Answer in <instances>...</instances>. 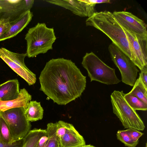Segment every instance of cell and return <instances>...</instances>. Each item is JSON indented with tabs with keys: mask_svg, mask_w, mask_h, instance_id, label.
<instances>
[{
	"mask_svg": "<svg viewBox=\"0 0 147 147\" xmlns=\"http://www.w3.org/2000/svg\"><path fill=\"white\" fill-rule=\"evenodd\" d=\"M26 109L19 107L0 112L9 128L13 142L24 138L30 130L31 125L24 115Z\"/></svg>",
	"mask_w": 147,
	"mask_h": 147,
	"instance_id": "obj_6",
	"label": "cell"
},
{
	"mask_svg": "<svg viewBox=\"0 0 147 147\" xmlns=\"http://www.w3.org/2000/svg\"><path fill=\"white\" fill-rule=\"evenodd\" d=\"M86 24L87 26L93 27L104 33L130 58L131 52L126 34L112 13L106 10L95 12L86 19Z\"/></svg>",
	"mask_w": 147,
	"mask_h": 147,
	"instance_id": "obj_2",
	"label": "cell"
},
{
	"mask_svg": "<svg viewBox=\"0 0 147 147\" xmlns=\"http://www.w3.org/2000/svg\"></svg>",
	"mask_w": 147,
	"mask_h": 147,
	"instance_id": "obj_32",
	"label": "cell"
},
{
	"mask_svg": "<svg viewBox=\"0 0 147 147\" xmlns=\"http://www.w3.org/2000/svg\"><path fill=\"white\" fill-rule=\"evenodd\" d=\"M59 147H82L86 145L83 136L72 124L69 126L59 144Z\"/></svg>",
	"mask_w": 147,
	"mask_h": 147,
	"instance_id": "obj_13",
	"label": "cell"
},
{
	"mask_svg": "<svg viewBox=\"0 0 147 147\" xmlns=\"http://www.w3.org/2000/svg\"><path fill=\"white\" fill-rule=\"evenodd\" d=\"M33 16V13L30 11L26 12L17 21L11 24L8 30L0 37V41L16 36L28 25Z\"/></svg>",
	"mask_w": 147,
	"mask_h": 147,
	"instance_id": "obj_14",
	"label": "cell"
},
{
	"mask_svg": "<svg viewBox=\"0 0 147 147\" xmlns=\"http://www.w3.org/2000/svg\"><path fill=\"white\" fill-rule=\"evenodd\" d=\"M48 140V137L47 133L40 139L35 147H45Z\"/></svg>",
	"mask_w": 147,
	"mask_h": 147,
	"instance_id": "obj_28",
	"label": "cell"
},
{
	"mask_svg": "<svg viewBox=\"0 0 147 147\" xmlns=\"http://www.w3.org/2000/svg\"><path fill=\"white\" fill-rule=\"evenodd\" d=\"M34 0H0V21L8 18L11 24L30 11Z\"/></svg>",
	"mask_w": 147,
	"mask_h": 147,
	"instance_id": "obj_10",
	"label": "cell"
},
{
	"mask_svg": "<svg viewBox=\"0 0 147 147\" xmlns=\"http://www.w3.org/2000/svg\"><path fill=\"white\" fill-rule=\"evenodd\" d=\"M86 78L71 60L53 59L41 72L40 90L54 102L65 105L81 95L86 88Z\"/></svg>",
	"mask_w": 147,
	"mask_h": 147,
	"instance_id": "obj_1",
	"label": "cell"
},
{
	"mask_svg": "<svg viewBox=\"0 0 147 147\" xmlns=\"http://www.w3.org/2000/svg\"><path fill=\"white\" fill-rule=\"evenodd\" d=\"M32 99V96L24 88L21 89L18 98L9 101L0 100V112L10 109L19 107L27 108Z\"/></svg>",
	"mask_w": 147,
	"mask_h": 147,
	"instance_id": "obj_15",
	"label": "cell"
},
{
	"mask_svg": "<svg viewBox=\"0 0 147 147\" xmlns=\"http://www.w3.org/2000/svg\"><path fill=\"white\" fill-rule=\"evenodd\" d=\"M56 123L57 127L56 135L59 144L61 139L65 135L69 123L62 121H59Z\"/></svg>",
	"mask_w": 147,
	"mask_h": 147,
	"instance_id": "obj_24",
	"label": "cell"
},
{
	"mask_svg": "<svg viewBox=\"0 0 147 147\" xmlns=\"http://www.w3.org/2000/svg\"><path fill=\"white\" fill-rule=\"evenodd\" d=\"M118 140L128 147H136L138 143L134 142L128 134L126 130H119L117 133Z\"/></svg>",
	"mask_w": 147,
	"mask_h": 147,
	"instance_id": "obj_23",
	"label": "cell"
},
{
	"mask_svg": "<svg viewBox=\"0 0 147 147\" xmlns=\"http://www.w3.org/2000/svg\"><path fill=\"white\" fill-rule=\"evenodd\" d=\"M112 13L123 28L134 34L147 36V25L143 20L127 11H115Z\"/></svg>",
	"mask_w": 147,
	"mask_h": 147,
	"instance_id": "obj_11",
	"label": "cell"
},
{
	"mask_svg": "<svg viewBox=\"0 0 147 147\" xmlns=\"http://www.w3.org/2000/svg\"><path fill=\"white\" fill-rule=\"evenodd\" d=\"M82 147H95L90 145H86L82 146Z\"/></svg>",
	"mask_w": 147,
	"mask_h": 147,
	"instance_id": "obj_30",
	"label": "cell"
},
{
	"mask_svg": "<svg viewBox=\"0 0 147 147\" xmlns=\"http://www.w3.org/2000/svg\"><path fill=\"white\" fill-rule=\"evenodd\" d=\"M141 80L144 85L147 87V65L140 70Z\"/></svg>",
	"mask_w": 147,
	"mask_h": 147,
	"instance_id": "obj_29",
	"label": "cell"
},
{
	"mask_svg": "<svg viewBox=\"0 0 147 147\" xmlns=\"http://www.w3.org/2000/svg\"><path fill=\"white\" fill-rule=\"evenodd\" d=\"M26 56V53H16L4 48H0V58L30 86L35 83L36 79V75L25 64L24 59Z\"/></svg>",
	"mask_w": 147,
	"mask_h": 147,
	"instance_id": "obj_8",
	"label": "cell"
},
{
	"mask_svg": "<svg viewBox=\"0 0 147 147\" xmlns=\"http://www.w3.org/2000/svg\"><path fill=\"white\" fill-rule=\"evenodd\" d=\"M25 39L27 42L26 53L31 58L52 49L56 38L53 28L47 27L45 23H38L29 29Z\"/></svg>",
	"mask_w": 147,
	"mask_h": 147,
	"instance_id": "obj_3",
	"label": "cell"
},
{
	"mask_svg": "<svg viewBox=\"0 0 147 147\" xmlns=\"http://www.w3.org/2000/svg\"><path fill=\"white\" fill-rule=\"evenodd\" d=\"M126 130L133 141L135 142L138 143L139 139L143 134L139 130L133 128H128Z\"/></svg>",
	"mask_w": 147,
	"mask_h": 147,
	"instance_id": "obj_25",
	"label": "cell"
},
{
	"mask_svg": "<svg viewBox=\"0 0 147 147\" xmlns=\"http://www.w3.org/2000/svg\"><path fill=\"white\" fill-rule=\"evenodd\" d=\"M133 86L129 93L135 96L147 104V87L142 82L140 73L138 78L136 80Z\"/></svg>",
	"mask_w": 147,
	"mask_h": 147,
	"instance_id": "obj_19",
	"label": "cell"
},
{
	"mask_svg": "<svg viewBox=\"0 0 147 147\" xmlns=\"http://www.w3.org/2000/svg\"><path fill=\"white\" fill-rule=\"evenodd\" d=\"M23 143L24 138L10 144H4L0 142V147H23Z\"/></svg>",
	"mask_w": 147,
	"mask_h": 147,
	"instance_id": "obj_27",
	"label": "cell"
},
{
	"mask_svg": "<svg viewBox=\"0 0 147 147\" xmlns=\"http://www.w3.org/2000/svg\"><path fill=\"white\" fill-rule=\"evenodd\" d=\"M108 49L112 61L119 69L122 81L133 86L136 80L139 70L130 59L113 43L109 46Z\"/></svg>",
	"mask_w": 147,
	"mask_h": 147,
	"instance_id": "obj_7",
	"label": "cell"
},
{
	"mask_svg": "<svg viewBox=\"0 0 147 147\" xmlns=\"http://www.w3.org/2000/svg\"><path fill=\"white\" fill-rule=\"evenodd\" d=\"M11 24L8 18L0 21V37L8 30Z\"/></svg>",
	"mask_w": 147,
	"mask_h": 147,
	"instance_id": "obj_26",
	"label": "cell"
},
{
	"mask_svg": "<svg viewBox=\"0 0 147 147\" xmlns=\"http://www.w3.org/2000/svg\"><path fill=\"white\" fill-rule=\"evenodd\" d=\"M124 97L127 103L134 110L146 111L147 104L135 96L128 93L124 94Z\"/></svg>",
	"mask_w": 147,
	"mask_h": 147,
	"instance_id": "obj_20",
	"label": "cell"
},
{
	"mask_svg": "<svg viewBox=\"0 0 147 147\" xmlns=\"http://www.w3.org/2000/svg\"><path fill=\"white\" fill-rule=\"evenodd\" d=\"M146 147H147V144H146Z\"/></svg>",
	"mask_w": 147,
	"mask_h": 147,
	"instance_id": "obj_31",
	"label": "cell"
},
{
	"mask_svg": "<svg viewBox=\"0 0 147 147\" xmlns=\"http://www.w3.org/2000/svg\"><path fill=\"white\" fill-rule=\"evenodd\" d=\"M48 3L61 6L81 17H90L95 13L96 5L90 3L88 0H46Z\"/></svg>",
	"mask_w": 147,
	"mask_h": 147,
	"instance_id": "obj_12",
	"label": "cell"
},
{
	"mask_svg": "<svg viewBox=\"0 0 147 147\" xmlns=\"http://www.w3.org/2000/svg\"><path fill=\"white\" fill-rule=\"evenodd\" d=\"M56 124L50 123L47 125L46 129L48 137V140L45 147H59L56 135Z\"/></svg>",
	"mask_w": 147,
	"mask_h": 147,
	"instance_id": "obj_22",
	"label": "cell"
},
{
	"mask_svg": "<svg viewBox=\"0 0 147 147\" xmlns=\"http://www.w3.org/2000/svg\"><path fill=\"white\" fill-rule=\"evenodd\" d=\"M123 29L129 45L130 59L141 70L147 65V36L137 35Z\"/></svg>",
	"mask_w": 147,
	"mask_h": 147,
	"instance_id": "obj_9",
	"label": "cell"
},
{
	"mask_svg": "<svg viewBox=\"0 0 147 147\" xmlns=\"http://www.w3.org/2000/svg\"><path fill=\"white\" fill-rule=\"evenodd\" d=\"M43 112L40 102L30 101L24 111V115L29 121H35L42 119Z\"/></svg>",
	"mask_w": 147,
	"mask_h": 147,
	"instance_id": "obj_17",
	"label": "cell"
},
{
	"mask_svg": "<svg viewBox=\"0 0 147 147\" xmlns=\"http://www.w3.org/2000/svg\"><path fill=\"white\" fill-rule=\"evenodd\" d=\"M20 92L17 79L9 80L0 85V100H12L18 98Z\"/></svg>",
	"mask_w": 147,
	"mask_h": 147,
	"instance_id": "obj_16",
	"label": "cell"
},
{
	"mask_svg": "<svg viewBox=\"0 0 147 147\" xmlns=\"http://www.w3.org/2000/svg\"><path fill=\"white\" fill-rule=\"evenodd\" d=\"M82 64L87 71L90 81H96L108 85L121 82L115 73V69L103 62L93 52L86 53Z\"/></svg>",
	"mask_w": 147,
	"mask_h": 147,
	"instance_id": "obj_4",
	"label": "cell"
},
{
	"mask_svg": "<svg viewBox=\"0 0 147 147\" xmlns=\"http://www.w3.org/2000/svg\"><path fill=\"white\" fill-rule=\"evenodd\" d=\"M123 91L114 90L111 95L113 113L125 128H131L143 131L144 124L138 115L127 103Z\"/></svg>",
	"mask_w": 147,
	"mask_h": 147,
	"instance_id": "obj_5",
	"label": "cell"
},
{
	"mask_svg": "<svg viewBox=\"0 0 147 147\" xmlns=\"http://www.w3.org/2000/svg\"><path fill=\"white\" fill-rule=\"evenodd\" d=\"M13 142L8 125L0 115V142L7 144H11Z\"/></svg>",
	"mask_w": 147,
	"mask_h": 147,
	"instance_id": "obj_21",
	"label": "cell"
},
{
	"mask_svg": "<svg viewBox=\"0 0 147 147\" xmlns=\"http://www.w3.org/2000/svg\"><path fill=\"white\" fill-rule=\"evenodd\" d=\"M47 134L46 129L35 128L30 130L24 138L23 147H35L40 139Z\"/></svg>",
	"mask_w": 147,
	"mask_h": 147,
	"instance_id": "obj_18",
	"label": "cell"
}]
</instances>
